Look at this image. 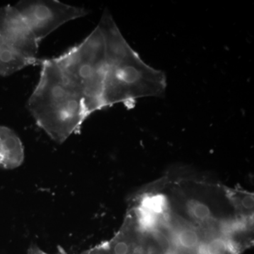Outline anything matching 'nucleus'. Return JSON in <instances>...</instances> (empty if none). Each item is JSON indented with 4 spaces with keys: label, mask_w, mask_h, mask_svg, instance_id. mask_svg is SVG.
Instances as JSON below:
<instances>
[{
    "label": "nucleus",
    "mask_w": 254,
    "mask_h": 254,
    "mask_svg": "<svg viewBox=\"0 0 254 254\" xmlns=\"http://www.w3.org/2000/svg\"><path fill=\"white\" fill-rule=\"evenodd\" d=\"M98 26L106 49L105 108L120 103L132 106L141 98L162 96L167 88L165 73L143 61L124 38L108 10H105Z\"/></svg>",
    "instance_id": "f257e3e1"
},
{
    "label": "nucleus",
    "mask_w": 254,
    "mask_h": 254,
    "mask_svg": "<svg viewBox=\"0 0 254 254\" xmlns=\"http://www.w3.org/2000/svg\"><path fill=\"white\" fill-rule=\"evenodd\" d=\"M190 212L195 218L200 220H205L210 218L211 213L210 209L206 205L202 203L195 202L190 206Z\"/></svg>",
    "instance_id": "9d476101"
},
{
    "label": "nucleus",
    "mask_w": 254,
    "mask_h": 254,
    "mask_svg": "<svg viewBox=\"0 0 254 254\" xmlns=\"http://www.w3.org/2000/svg\"><path fill=\"white\" fill-rule=\"evenodd\" d=\"M28 254H48L46 253V252L42 251L41 249L38 248V247H31V249L29 250V252H28Z\"/></svg>",
    "instance_id": "f8f14e48"
},
{
    "label": "nucleus",
    "mask_w": 254,
    "mask_h": 254,
    "mask_svg": "<svg viewBox=\"0 0 254 254\" xmlns=\"http://www.w3.org/2000/svg\"><path fill=\"white\" fill-rule=\"evenodd\" d=\"M53 59L70 84L81 95L89 116L104 109L106 49L99 26L78 46Z\"/></svg>",
    "instance_id": "7ed1b4c3"
},
{
    "label": "nucleus",
    "mask_w": 254,
    "mask_h": 254,
    "mask_svg": "<svg viewBox=\"0 0 254 254\" xmlns=\"http://www.w3.org/2000/svg\"><path fill=\"white\" fill-rule=\"evenodd\" d=\"M38 46L15 6L0 7V76H9L39 63Z\"/></svg>",
    "instance_id": "20e7f679"
},
{
    "label": "nucleus",
    "mask_w": 254,
    "mask_h": 254,
    "mask_svg": "<svg viewBox=\"0 0 254 254\" xmlns=\"http://www.w3.org/2000/svg\"><path fill=\"white\" fill-rule=\"evenodd\" d=\"M140 208L144 209L155 215L163 213L167 208L166 197L162 194L145 196L142 200Z\"/></svg>",
    "instance_id": "0eeeda50"
},
{
    "label": "nucleus",
    "mask_w": 254,
    "mask_h": 254,
    "mask_svg": "<svg viewBox=\"0 0 254 254\" xmlns=\"http://www.w3.org/2000/svg\"><path fill=\"white\" fill-rule=\"evenodd\" d=\"M138 220L142 228H144L145 230L153 228L156 224L157 215L141 208H138Z\"/></svg>",
    "instance_id": "1a4fd4ad"
},
{
    "label": "nucleus",
    "mask_w": 254,
    "mask_h": 254,
    "mask_svg": "<svg viewBox=\"0 0 254 254\" xmlns=\"http://www.w3.org/2000/svg\"><path fill=\"white\" fill-rule=\"evenodd\" d=\"M177 240L179 245L185 250H194L200 245L198 234L191 230H185L180 232Z\"/></svg>",
    "instance_id": "6e6552de"
},
{
    "label": "nucleus",
    "mask_w": 254,
    "mask_h": 254,
    "mask_svg": "<svg viewBox=\"0 0 254 254\" xmlns=\"http://www.w3.org/2000/svg\"><path fill=\"white\" fill-rule=\"evenodd\" d=\"M14 6L39 43L64 23L87 15L84 8L57 0H25Z\"/></svg>",
    "instance_id": "39448f33"
},
{
    "label": "nucleus",
    "mask_w": 254,
    "mask_h": 254,
    "mask_svg": "<svg viewBox=\"0 0 254 254\" xmlns=\"http://www.w3.org/2000/svg\"><path fill=\"white\" fill-rule=\"evenodd\" d=\"M242 205L246 209H252L254 208V198L253 195H247L242 198Z\"/></svg>",
    "instance_id": "9b49d317"
},
{
    "label": "nucleus",
    "mask_w": 254,
    "mask_h": 254,
    "mask_svg": "<svg viewBox=\"0 0 254 254\" xmlns=\"http://www.w3.org/2000/svg\"><path fill=\"white\" fill-rule=\"evenodd\" d=\"M39 63V81L28 99V110L52 140L63 143L79 131L89 115L81 95L70 84L54 59Z\"/></svg>",
    "instance_id": "f03ea898"
},
{
    "label": "nucleus",
    "mask_w": 254,
    "mask_h": 254,
    "mask_svg": "<svg viewBox=\"0 0 254 254\" xmlns=\"http://www.w3.org/2000/svg\"><path fill=\"white\" fill-rule=\"evenodd\" d=\"M24 158V147L16 132L0 126V168L14 170L22 165Z\"/></svg>",
    "instance_id": "423d86ee"
}]
</instances>
